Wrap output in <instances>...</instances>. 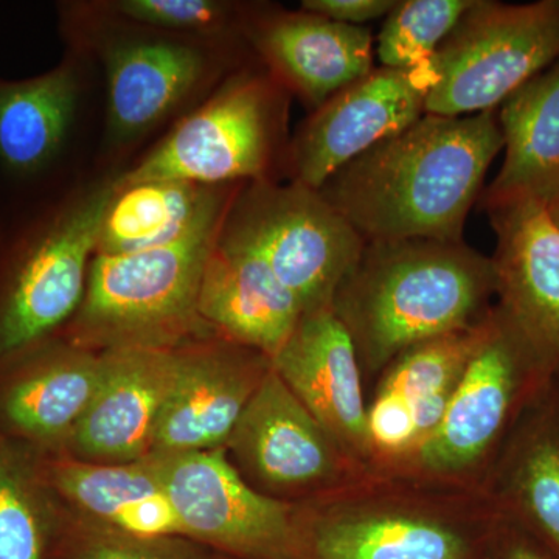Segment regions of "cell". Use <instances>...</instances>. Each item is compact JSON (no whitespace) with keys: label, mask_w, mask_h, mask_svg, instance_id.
Segmentation results:
<instances>
[{"label":"cell","mask_w":559,"mask_h":559,"mask_svg":"<svg viewBox=\"0 0 559 559\" xmlns=\"http://www.w3.org/2000/svg\"><path fill=\"white\" fill-rule=\"evenodd\" d=\"M503 146L498 109L426 114L345 164L318 191L366 242H459Z\"/></svg>","instance_id":"obj_1"},{"label":"cell","mask_w":559,"mask_h":559,"mask_svg":"<svg viewBox=\"0 0 559 559\" xmlns=\"http://www.w3.org/2000/svg\"><path fill=\"white\" fill-rule=\"evenodd\" d=\"M491 257L463 241L366 242L342 280L331 310L345 326L369 395L407 349L468 329L491 311Z\"/></svg>","instance_id":"obj_2"},{"label":"cell","mask_w":559,"mask_h":559,"mask_svg":"<svg viewBox=\"0 0 559 559\" xmlns=\"http://www.w3.org/2000/svg\"><path fill=\"white\" fill-rule=\"evenodd\" d=\"M297 516V559H481L503 522L480 488L374 469Z\"/></svg>","instance_id":"obj_3"},{"label":"cell","mask_w":559,"mask_h":559,"mask_svg":"<svg viewBox=\"0 0 559 559\" xmlns=\"http://www.w3.org/2000/svg\"><path fill=\"white\" fill-rule=\"evenodd\" d=\"M227 193L187 234L160 248L92 259L76 329L109 348L176 347L198 322L202 275L231 201Z\"/></svg>","instance_id":"obj_4"},{"label":"cell","mask_w":559,"mask_h":559,"mask_svg":"<svg viewBox=\"0 0 559 559\" xmlns=\"http://www.w3.org/2000/svg\"><path fill=\"white\" fill-rule=\"evenodd\" d=\"M554 380L495 305V325L463 373L439 428L417 450L374 471L480 488L521 412Z\"/></svg>","instance_id":"obj_5"},{"label":"cell","mask_w":559,"mask_h":559,"mask_svg":"<svg viewBox=\"0 0 559 559\" xmlns=\"http://www.w3.org/2000/svg\"><path fill=\"white\" fill-rule=\"evenodd\" d=\"M285 91L270 72L245 70L231 76L145 159L114 179V189L148 180L201 187L271 180L285 134Z\"/></svg>","instance_id":"obj_6"},{"label":"cell","mask_w":559,"mask_h":559,"mask_svg":"<svg viewBox=\"0 0 559 559\" xmlns=\"http://www.w3.org/2000/svg\"><path fill=\"white\" fill-rule=\"evenodd\" d=\"M224 237L252 250L299 301L331 308L366 241L318 190L299 182H250L231 201Z\"/></svg>","instance_id":"obj_7"},{"label":"cell","mask_w":559,"mask_h":559,"mask_svg":"<svg viewBox=\"0 0 559 559\" xmlns=\"http://www.w3.org/2000/svg\"><path fill=\"white\" fill-rule=\"evenodd\" d=\"M440 81L426 102L429 116H474L559 61V0L525 5L476 0L436 51Z\"/></svg>","instance_id":"obj_8"},{"label":"cell","mask_w":559,"mask_h":559,"mask_svg":"<svg viewBox=\"0 0 559 559\" xmlns=\"http://www.w3.org/2000/svg\"><path fill=\"white\" fill-rule=\"evenodd\" d=\"M112 182L50 213L14 242L0 286V358L53 333L86 296Z\"/></svg>","instance_id":"obj_9"},{"label":"cell","mask_w":559,"mask_h":559,"mask_svg":"<svg viewBox=\"0 0 559 559\" xmlns=\"http://www.w3.org/2000/svg\"><path fill=\"white\" fill-rule=\"evenodd\" d=\"M226 447L250 487L288 503L325 498L371 471L323 429L272 367Z\"/></svg>","instance_id":"obj_10"},{"label":"cell","mask_w":559,"mask_h":559,"mask_svg":"<svg viewBox=\"0 0 559 559\" xmlns=\"http://www.w3.org/2000/svg\"><path fill=\"white\" fill-rule=\"evenodd\" d=\"M150 455L156 460L183 538L227 559H297V503L250 487L224 448Z\"/></svg>","instance_id":"obj_11"},{"label":"cell","mask_w":559,"mask_h":559,"mask_svg":"<svg viewBox=\"0 0 559 559\" xmlns=\"http://www.w3.org/2000/svg\"><path fill=\"white\" fill-rule=\"evenodd\" d=\"M436 53L407 69H371L312 110L286 148L290 182L318 190L333 173L426 116L440 81Z\"/></svg>","instance_id":"obj_12"},{"label":"cell","mask_w":559,"mask_h":559,"mask_svg":"<svg viewBox=\"0 0 559 559\" xmlns=\"http://www.w3.org/2000/svg\"><path fill=\"white\" fill-rule=\"evenodd\" d=\"M485 212L496 234V305L558 380L559 230L535 201L502 202Z\"/></svg>","instance_id":"obj_13"},{"label":"cell","mask_w":559,"mask_h":559,"mask_svg":"<svg viewBox=\"0 0 559 559\" xmlns=\"http://www.w3.org/2000/svg\"><path fill=\"white\" fill-rule=\"evenodd\" d=\"M272 369L323 429L371 469L362 371L352 337L331 308L301 314Z\"/></svg>","instance_id":"obj_14"},{"label":"cell","mask_w":559,"mask_h":559,"mask_svg":"<svg viewBox=\"0 0 559 559\" xmlns=\"http://www.w3.org/2000/svg\"><path fill=\"white\" fill-rule=\"evenodd\" d=\"M100 389L69 437L80 460L128 463L148 457L182 349H106Z\"/></svg>","instance_id":"obj_15"},{"label":"cell","mask_w":559,"mask_h":559,"mask_svg":"<svg viewBox=\"0 0 559 559\" xmlns=\"http://www.w3.org/2000/svg\"><path fill=\"white\" fill-rule=\"evenodd\" d=\"M271 367L263 353L229 341L212 349H182L151 454L226 447Z\"/></svg>","instance_id":"obj_16"},{"label":"cell","mask_w":559,"mask_h":559,"mask_svg":"<svg viewBox=\"0 0 559 559\" xmlns=\"http://www.w3.org/2000/svg\"><path fill=\"white\" fill-rule=\"evenodd\" d=\"M245 22L271 75L312 109L373 69V36L367 27L305 10L267 11Z\"/></svg>","instance_id":"obj_17"},{"label":"cell","mask_w":559,"mask_h":559,"mask_svg":"<svg viewBox=\"0 0 559 559\" xmlns=\"http://www.w3.org/2000/svg\"><path fill=\"white\" fill-rule=\"evenodd\" d=\"M507 521L559 559V381H547L521 412L480 484Z\"/></svg>","instance_id":"obj_18"},{"label":"cell","mask_w":559,"mask_h":559,"mask_svg":"<svg viewBox=\"0 0 559 559\" xmlns=\"http://www.w3.org/2000/svg\"><path fill=\"white\" fill-rule=\"evenodd\" d=\"M200 318L227 341L272 360L304 314L296 297L252 250L224 237L210 253L202 275Z\"/></svg>","instance_id":"obj_19"},{"label":"cell","mask_w":559,"mask_h":559,"mask_svg":"<svg viewBox=\"0 0 559 559\" xmlns=\"http://www.w3.org/2000/svg\"><path fill=\"white\" fill-rule=\"evenodd\" d=\"M105 50L108 121L114 139L145 134L170 116L200 84L205 58L176 39H123Z\"/></svg>","instance_id":"obj_20"},{"label":"cell","mask_w":559,"mask_h":559,"mask_svg":"<svg viewBox=\"0 0 559 559\" xmlns=\"http://www.w3.org/2000/svg\"><path fill=\"white\" fill-rule=\"evenodd\" d=\"M506 159L481 191V209L528 200L547 205L559 197V61L500 105Z\"/></svg>","instance_id":"obj_21"},{"label":"cell","mask_w":559,"mask_h":559,"mask_svg":"<svg viewBox=\"0 0 559 559\" xmlns=\"http://www.w3.org/2000/svg\"><path fill=\"white\" fill-rule=\"evenodd\" d=\"M51 479L103 528L134 538H183L153 455L128 463L64 460L53 466Z\"/></svg>","instance_id":"obj_22"},{"label":"cell","mask_w":559,"mask_h":559,"mask_svg":"<svg viewBox=\"0 0 559 559\" xmlns=\"http://www.w3.org/2000/svg\"><path fill=\"white\" fill-rule=\"evenodd\" d=\"M79 79L70 62L44 75L0 80V176L27 186L60 157L79 105Z\"/></svg>","instance_id":"obj_23"},{"label":"cell","mask_w":559,"mask_h":559,"mask_svg":"<svg viewBox=\"0 0 559 559\" xmlns=\"http://www.w3.org/2000/svg\"><path fill=\"white\" fill-rule=\"evenodd\" d=\"M226 187L148 180L114 189L103 216L97 255H128L178 240L204 216Z\"/></svg>","instance_id":"obj_24"},{"label":"cell","mask_w":559,"mask_h":559,"mask_svg":"<svg viewBox=\"0 0 559 559\" xmlns=\"http://www.w3.org/2000/svg\"><path fill=\"white\" fill-rule=\"evenodd\" d=\"M105 371L106 353H73L40 364L7 389V421L33 440H69L97 395Z\"/></svg>","instance_id":"obj_25"},{"label":"cell","mask_w":559,"mask_h":559,"mask_svg":"<svg viewBox=\"0 0 559 559\" xmlns=\"http://www.w3.org/2000/svg\"><path fill=\"white\" fill-rule=\"evenodd\" d=\"M495 325V307L480 322L415 345L393 360L381 374L374 392L395 393L411 403L457 388L471 360Z\"/></svg>","instance_id":"obj_26"},{"label":"cell","mask_w":559,"mask_h":559,"mask_svg":"<svg viewBox=\"0 0 559 559\" xmlns=\"http://www.w3.org/2000/svg\"><path fill=\"white\" fill-rule=\"evenodd\" d=\"M476 0H400L378 38L384 68L407 69L433 57Z\"/></svg>","instance_id":"obj_27"},{"label":"cell","mask_w":559,"mask_h":559,"mask_svg":"<svg viewBox=\"0 0 559 559\" xmlns=\"http://www.w3.org/2000/svg\"><path fill=\"white\" fill-rule=\"evenodd\" d=\"M46 520L28 481L0 443V559H51Z\"/></svg>","instance_id":"obj_28"},{"label":"cell","mask_w":559,"mask_h":559,"mask_svg":"<svg viewBox=\"0 0 559 559\" xmlns=\"http://www.w3.org/2000/svg\"><path fill=\"white\" fill-rule=\"evenodd\" d=\"M51 559H227L187 538H134L108 528L80 532Z\"/></svg>","instance_id":"obj_29"},{"label":"cell","mask_w":559,"mask_h":559,"mask_svg":"<svg viewBox=\"0 0 559 559\" xmlns=\"http://www.w3.org/2000/svg\"><path fill=\"white\" fill-rule=\"evenodd\" d=\"M112 9L140 24L197 35L223 32L234 21V9L213 0H120Z\"/></svg>","instance_id":"obj_30"},{"label":"cell","mask_w":559,"mask_h":559,"mask_svg":"<svg viewBox=\"0 0 559 559\" xmlns=\"http://www.w3.org/2000/svg\"><path fill=\"white\" fill-rule=\"evenodd\" d=\"M396 0H305L301 10L340 24L362 27L366 22L388 16Z\"/></svg>","instance_id":"obj_31"},{"label":"cell","mask_w":559,"mask_h":559,"mask_svg":"<svg viewBox=\"0 0 559 559\" xmlns=\"http://www.w3.org/2000/svg\"><path fill=\"white\" fill-rule=\"evenodd\" d=\"M481 559H558L540 540L530 535L520 525L507 521L502 524L489 544Z\"/></svg>","instance_id":"obj_32"},{"label":"cell","mask_w":559,"mask_h":559,"mask_svg":"<svg viewBox=\"0 0 559 559\" xmlns=\"http://www.w3.org/2000/svg\"><path fill=\"white\" fill-rule=\"evenodd\" d=\"M544 209H546L547 215H549V218L551 223H554V226L557 227L559 230V197L557 200H554L549 202V204L544 205Z\"/></svg>","instance_id":"obj_33"},{"label":"cell","mask_w":559,"mask_h":559,"mask_svg":"<svg viewBox=\"0 0 559 559\" xmlns=\"http://www.w3.org/2000/svg\"><path fill=\"white\" fill-rule=\"evenodd\" d=\"M558 381H559V378H558Z\"/></svg>","instance_id":"obj_34"}]
</instances>
